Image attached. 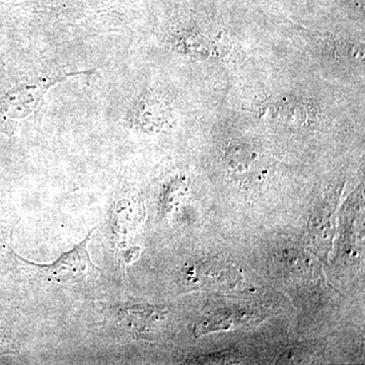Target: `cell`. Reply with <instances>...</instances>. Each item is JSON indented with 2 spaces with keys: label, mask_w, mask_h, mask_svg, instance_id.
<instances>
[{
  "label": "cell",
  "mask_w": 365,
  "mask_h": 365,
  "mask_svg": "<svg viewBox=\"0 0 365 365\" xmlns=\"http://www.w3.org/2000/svg\"><path fill=\"white\" fill-rule=\"evenodd\" d=\"M93 69L78 72H54L26 81L0 98V113L11 119L21 120L35 114L47 91L73 76L93 73Z\"/></svg>",
  "instance_id": "obj_1"
},
{
  "label": "cell",
  "mask_w": 365,
  "mask_h": 365,
  "mask_svg": "<svg viewBox=\"0 0 365 365\" xmlns=\"http://www.w3.org/2000/svg\"><path fill=\"white\" fill-rule=\"evenodd\" d=\"M169 108L153 93H144L133 101L125 120L133 128L146 133L162 131L169 120Z\"/></svg>",
  "instance_id": "obj_2"
},
{
  "label": "cell",
  "mask_w": 365,
  "mask_h": 365,
  "mask_svg": "<svg viewBox=\"0 0 365 365\" xmlns=\"http://www.w3.org/2000/svg\"><path fill=\"white\" fill-rule=\"evenodd\" d=\"M90 235L72 251L60 257L48 268L50 279L59 283H78L88 278L97 277L98 269L91 263L88 256V245Z\"/></svg>",
  "instance_id": "obj_3"
}]
</instances>
